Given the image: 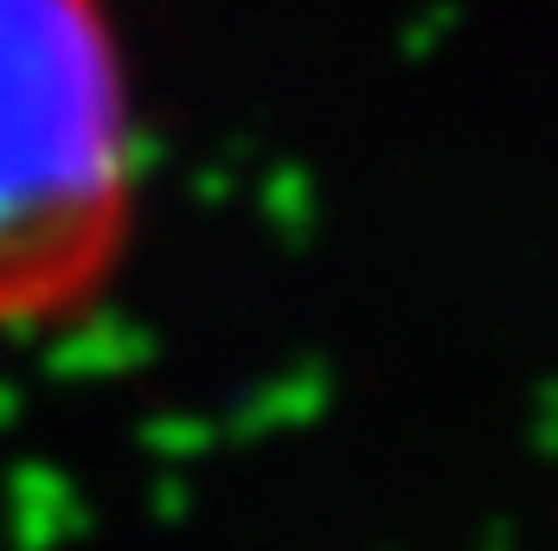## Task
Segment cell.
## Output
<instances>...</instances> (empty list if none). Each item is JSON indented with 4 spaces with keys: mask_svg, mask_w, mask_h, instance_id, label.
Returning <instances> with one entry per match:
<instances>
[{
    "mask_svg": "<svg viewBox=\"0 0 558 551\" xmlns=\"http://www.w3.org/2000/svg\"><path fill=\"white\" fill-rule=\"evenodd\" d=\"M135 231V110L110 0H0V333L97 308Z\"/></svg>",
    "mask_w": 558,
    "mask_h": 551,
    "instance_id": "6da1fadb",
    "label": "cell"
}]
</instances>
